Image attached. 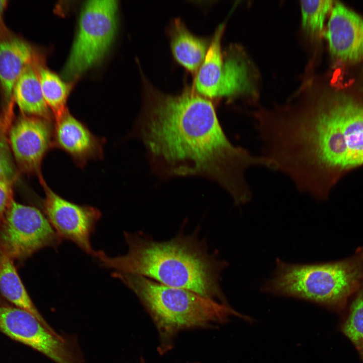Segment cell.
<instances>
[{
  "label": "cell",
  "mask_w": 363,
  "mask_h": 363,
  "mask_svg": "<svg viewBox=\"0 0 363 363\" xmlns=\"http://www.w3.org/2000/svg\"><path fill=\"white\" fill-rule=\"evenodd\" d=\"M133 133L144 144L158 175L211 179L236 205L252 199L248 170L270 169L264 156L229 141L212 102L190 87L176 95L150 89Z\"/></svg>",
  "instance_id": "1"
},
{
  "label": "cell",
  "mask_w": 363,
  "mask_h": 363,
  "mask_svg": "<svg viewBox=\"0 0 363 363\" xmlns=\"http://www.w3.org/2000/svg\"><path fill=\"white\" fill-rule=\"evenodd\" d=\"M274 139L295 186L326 199L343 176L363 166V101L334 93L291 108L276 122Z\"/></svg>",
  "instance_id": "2"
},
{
  "label": "cell",
  "mask_w": 363,
  "mask_h": 363,
  "mask_svg": "<svg viewBox=\"0 0 363 363\" xmlns=\"http://www.w3.org/2000/svg\"><path fill=\"white\" fill-rule=\"evenodd\" d=\"M198 230L189 234L181 230L166 241L155 240L141 232H125L126 254L111 257L101 250L95 258L114 272L142 276L227 304L220 285V274L227 263L208 252Z\"/></svg>",
  "instance_id": "3"
},
{
  "label": "cell",
  "mask_w": 363,
  "mask_h": 363,
  "mask_svg": "<svg viewBox=\"0 0 363 363\" xmlns=\"http://www.w3.org/2000/svg\"><path fill=\"white\" fill-rule=\"evenodd\" d=\"M112 274L137 295L152 317L160 334L162 351L181 330L225 322L230 315L243 317L227 304L192 291L167 286L142 276L116 272Z\"/></svg>",
  "instance_id": "4"
},
{
  "label": "cell",
  "mask_w": 363,
  "mask_h": 363,
  "mask_svg": "<svg viewBox=\"0 0 363 363\" xmlns=\"http://www.w3.org/2000/svg\"><path fill=\"white\" fill-rule=\"evenodd\" d=\"M362 283L363 249H359L351 258L336 262L297 264L277 260L274 274L262 290L336 308Z\"/></svg>",
  "instance_id": "5"
},
{
  "label": "cell",
  "mask_w": 363,
  "mask_h": 363,
  "mask_svg": "<svg viewBox=\"0 0 363 363\" xmlns=\"http://www.w3.org/2000/svg\"><path fill=\"white\" fill-rule=\"evenodd\" d=\"M117 9V2L112 0L89 1L84 5L64 70L66 78L79 77L104 56L115 35Z\"/></svg>",
  "instance_id": "6"
},
{
  "label": "cell",
  "mask_w": 363,
  "mask_h": 363,
  "mask_svg": "<svg viewBox=\"0 0 363 363\" xmlns=\"http://www.w3.org/2000/svg\"><path fill=\"white\" fill-rule=\"evenodd\" d=\"M224 24L219 25L197 71L194 89L210 98L250 93L254 89L250 64L242 53L223 52L221 39Z\"/></svg>",
  "instance_id": "7"
},
{
  "label": "cell",
  "mask_w": 363,
  "mask_h": 363,
  "mask_svg": "<svg viewBox=\"0 0 363 363\" xmlns=\"http://www.w3.org/2000/svg\"><path fill=\"white\" fill-rule=\"evenodd\" d=\"M0 331L56 363H85L76 338L51 332L23 309L0 305Z\"/></svg>",
  "instance_id": "8"
},
{
  "label": "cell",
  "mask_w": 363,
  "mask_h": 363,
  "mask_svg": "<svg viewBox=\"0 0 363 363\" xmlns=\"http://www.w3.org/2000/svg\"><path fill=\"white\" fill-rule=\"evenodd\" d=\"M62 239L37 208L13 201L0 227V247L13 260L27 258Z\"/></svg>",
  "instance_id": "9"
},
{
  "label": "cell",
  "mask_w": 363,
  "mask_h": 363,
  "mask_svg": "<svg viewBox=\"0 0 363 363\" xmlns=\"http://www.w3.org/2000/svg\"><path fill=\"white\" fill-rule=\"evenodd\" d=\"M39 178L45 193L43 207L50 224L63 240L73 241L82 250L93 257L90 236L101 216L93 206L79 205L68 201L53 191L42 176Z\"/></svg>",
  "instance_id": "10"
},
{
  "label": "cell",
  "mask_w": 363,
  "mask_h": 363,
  "mask_svg": "<svg viewBox=\"0 0 363 363\" xmlns=\"http://www.w3.org/2000/svg\"><path fill=\"white\" fill-rule=\"evenodd\" d=\"M52 120L23 114L11 126L8 139L14 158L23 172L42 176V161L53 148Z\"/></svg>",
  "instance_id": "11"
},
{
  "label": "cell",
  "mask_w": 363,
  "mask_h": 363,
  "mask_svg": "<svg viewBox=\"0 0 363 363\" xmlns=\"http://www.w3.org/2000/svg\"><path fill=\"white\" fill-rule=\"evenodd\" d=\"M323 34L335 58L346 63L363 59V18L343 4L333 5Z\"/></svg>",
  "instance_id": "12"
},
{
  "label": "cell",
  "mask_w": 363,
  "mask_h": 363,
  "mask_svg": "<svg viewBox=\"0 0 363 363\" xmlns=\"http://www.w3.org/2000/svg\"><path fill=\"white\" fill-rule=\"evenodd\" d=\"M104 138L94 135L88 127L67 110L55 119L53 148L66 153L79 167L83 168L92 160L103 157Z\"/></svg>",
  "instance_id": "13"
},
{
  "label": "cell",
  "mask_w": 363,
  "mask_h": 363,
  "mask_svg": "<svg viewBox=\"0 0 363 363\" xmlns=\"http://www.w3.org/2000/svg\"><path fill=\"white\" fill-rule=\"evenodd\" d=\"M35 48L9 29L0 35V96L2 106L14 100L13 92L19 76L28 65L39 62Z\"/></svg>",
  "instance_id": "14"
},
{
  "label": "cell",
  "mask_w": 363,
  "mask_h": 363,
  "mask_svg": "<svg viewBox=\"0 0 363 363\" xmlns=\"http://www.w3.org/2000/svg\"><path fill=\"white\" fill-rule=\"evenodd\" d=\"M40 64L39 62L31 64L24 70L14 86L13 98L23 114L52 120L41 90L38 70Z\"/></svg>",
  "instance_id": "15"
},
{
  "label": "cell",
  "mask_w": 363,
  "mask_h": 363,
  "mask_svg": "<svg viewBox=\"0 0 363 363\" xmlns=\"http://www.w3.org/2000/svg\"><path fill=\"white\" fill-rule=\"evenodd\" d=\"M170 36L174 58L191 72H197L208 49L207 41L193 34L178 19L173 21Z\"/></svg>",
  "instance_id": "16"
},
{
  "label": "cell",
  "mask_w": 363,
  "mask_h": 363,
  "mask_svg": "<svg viewBox=\"0 0 363 363\" xmlns=\"http://www.w3.org/2000/svg\"><path fill=\"white\" fill-rule=\"evenodd\" d=\"M0 291L17 308L31 313L50 331L57 334L33 304L17 272L13 259L1 247Z\"/></svg>",
  "instance_id": "17"
},
{
  "label": "cell",
  "mask_w": 363,
  "mask_h": 363,
  "mask_svg": "<svg viewBox=\"0 0 363 363\" xmlns=\"http://www.w3.org/2000/svg\"><path fill=\"white\" fill-rule=\"evenodd\" d=\"M41 90L44 100L55 119L67 110L66 102L69 87L56 74L40 64L38 68Z\"/></svg>",
  "instance_id": "18"
},
{
  "label": "cell",
  "mask_w": 363,
  "mask_h": 363,
  "mask_svg": "<svg viewBox=\"0 0 363 363\" xmlns=\"http://www.w3.org/2000/svg\"><path fill=\"white\" fill-rule=\"evenodd\" d=\"M14 101L2 106L0 112V178L13 182L17 172L10 146L8 134L13 117Z\"/></svg>",
  "instance_id": "19"
},
{
  "label": "cell",
  "mask_w": 363,
  "mask_h": 363,
  "mask_svg": "<svg viewBox=\"0 0 363 363\" xmlns=\"http://www.w3.org/2000/svg\"><path fill=\"white\" fill-rule=\"evenodd\" d=\"M334 1H301L302 28L310 35L321 32L326 17L332 10Z\"/></svg>",
  "instance_id": "20"
},
{
  "label": "cell",
  "mask_w": 363,
  "mask_h": 363,
  "mask_svg": "<svg viewBox=\"0 0 363 363\" xmlns=\"http://www.w3.org/2000/svg\"><path fill=\"white\" fill-rule=\"evenodd\" d=\"M359 289L342 330L354 345L363 362V283Z\"/></svg>",
  "instance_id": "21"
},
{
  "label": "cell",
  "mask_w": 363,
  "mask_h": 363,
  "mask_svg": "<svg viewBox=\"0 0 363 363\" xmlns=\"http://www.w3.org/2000/svg\"><path fill=\"white\" fill-rule=\"evenodd\" d=\"M12 182L0 178V227L13 201Z\"/></svg>",
  "instance_id": "22"
},
{
  "label": "cell",
  "mask_w": 363,
  "mask_h": 363,
  "mask_svg": "<svg viewBox=\"0 0 363 363\" xmlns=\"http://www.w3.org/2000/svg\"><path fill=\"white\" fill-rule=\"evenodd\" d=\"M9 2L7 0H0V35L8 28L4 23V14L8 7Z\"/></svg>",
  "instance_id": "23"
},
{
  "label": "cell",
  "mask_w": 363,
  "mask_h": 363,
  "mask_svg": "<svg viewBox=\"0 0 363 363\" xmlns=\"http://www.w3.org/2000/svg\"><path fill=\"white\" fill-rule=\"evenodd\" d=\"M140 363H145V361L143 358L141 359Z\"/></svg>",
  "instance_id": "24"
},
{
  "label": "cell",
  "mask_w": 363,
  "mask_h": 363,
  "mask_svg": "<svg viewBox=\"0 0 363 363\" xmlns=\"http://www.w3.org/2000/svg\"><path fill=\"white\" fill-rule=\"evenodd\" d=\"M0 305H3L1 303V300H0Z\"/></svg>",
  "instance_id": "25"
},
{
  "label": "cell",
  "mask_w": 363,
  "mask_h": 363,
  "mask_svg": "<svg viewBox=\"0 0 363 363\" xmlns=\"http://www.w3.org/2000/svg\"><path fill=\"white\" fill-rule=\"evenodd\" d=\"M362 90H363V89H362Z\"/></svg>",
  "instance_id": "26"
}]
</instances>
